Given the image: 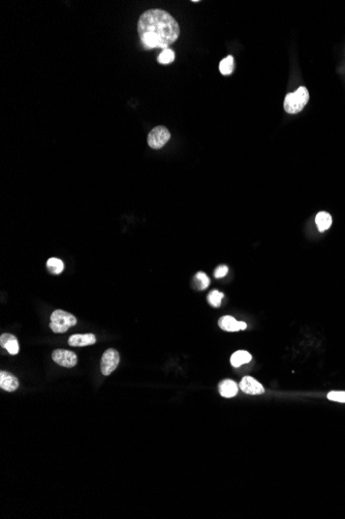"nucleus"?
Here are the masks:
<instances>
[{
    "instance_id": "nucleus-5",
    "label": "nucleus",
    "mask_w": 345,
    "mask_h": 519,
    "mask_svg": "<svg viewBox=\"0 0 345 519\" xmlns=\"http://www.w3.org/2000/svg\"><path fill=\"white\" fill-rule=\"evenodd\" d=\"M119 362H120L119 352L114 348L107 349L104 352L103 358H101V361H100L101 373H103L105 376L110 375L113 371H115V369L117 368Z\"/></svg>"
},
{
    "instance_id": "nucleus-1",
    "label": "nucleus",
    "mask_w": 345,
    "mask_h": 519,
    "mask_svg": "<svg viewBox=\"0 0 345 519\" xmlns=\"http://www.w3.org/2000/svg\"><path fill=\"white\" fill-rule=\"evenodd\" d=\"M138 33L146 49H168L180 35L178 22L163 9H149L138 21Z\"/></svg>"
},
{
    "instance_id": "nucleus-17",
    "label": "nucleus",
    "mask_w": 345,
    "mask_h": 519,
    "mask_svg": "<svg viewBox=\"0 0 345 519\" xmlns=\"http://www.w3.org/2000/svg\"><path fill=\"white\" fill-rule=\"evenodd\" d=\"M223 297H224V295L222 293H220V291L213 290L208 296V302L210 303L211 306H213L215 308H218L221 305V301H222Z\"/></svg>"
},
{
    "instance_id": "nucleus-21",
    "label": "nucleus",
    "mask_w": 345,
    "mask_h": 519,
    "mask_svg": "<svg viewBox=\"0 0 345 519\" xmlns=\"http://www.w3.org/2000/svg\"><path fill=\"white\" fill-rule=\"evenodd\" d=\"M227 273H228V268L226 267V265H219V267L215 270L214 276H215V278H217V279H219V278L224 277Z\"/></svg>"
},
{
    "instance_id": "nucleus-18",
    "label": "nucleus",
    "mask_w": 345,
    "mask_h": 519,
    "mask_svg": "<svg viewBox=\"0 0 345 519\" xmlns=\"http://www.w3.org/2000/svg\"><path fill=\"white\" fill-rule=\"evenodd\" d=\"M175 59V53L171 49H164L162 52L158 56V62L162 63V65H168V63L173 62Z\"/></svg>"
},
{
    "instance_id": "nucleus-3",
    "label": "nucleus",
    "mask_w": 345,
    "mask_h": 519,
    "mask_svg": "<svg viewBox=\"0 0 345 519\" xmlns=\"http://www.w3.org/2000/svg\"><path fill=\"white\" fill-rule=\"evenodd\" d=\"M76 318L74 316L65 310H55L51 314L50 328L56 334L66 333L69 328L75 325Z\"/></svg>"
},
{
    "instance_id": "nucleus-7",
    "label": "nucleus",
    "mask_w": 345,
    "mask_h": 519,
    "mask_svg": "<svg viewBox=\"0 0 345 519\" xmlns=\"http://www.w3.org/2000/svg\"><path fill=\"white\" fill-rule=\"evenodd\" d=\"M240 389L249 395H261L265 393V389L261 383L251 376H244L239 385Z\"/></svg>"
},
{
    "instance_id": "nucleus-2",
    "label": "nucleus",
    "mask_w": 345,
    "mask_h": 519,
    "mask_svg": "<svg viewBox=\"0 0 345 519\" xmlns=\"http://www.w3.org/2000/svg\"><path fill=\"white\" fill-rule=\"evenodd\" d=\"M309 101V93L306 87H299L296 93L286 95L284 99V110L289 114H296L302 111Z\"/></svg>"
},
{
    "instance_id": "nucleus-9",
    "label": "nucleus",
    "mask_w": 345,
    "mask_h": 519,
    "mask_svg": "<svg viewBox=\"0 0 345 519\" xmlns=\"http://www.w3.org/2000/svg\"><path fill=\"white\" fill-rule=\"evenodd\" d=\"M19 387L18 378L9 372H0V388L6 392H15Z\"/></svg>"
},
{
    "instance_id": "nucleus-4",
    "label": "nucleus",
    "mask_w": 345,
    "mask_h": 519,
    "mask_svg": "<svg viewBox=\"0 0 345 519\" xmlns=\"http://www.w3.org/2000/svg\"><path fill=\"white\" fill-rule=\"evenodd\" d=\"M171 133L163 125H158L148 135V144L153 149H159L170 140Z\"/></svg>"
},
{
    "instance_id": "nucleus-12",
    "label": "nucleus",
    "mask_w": 345,
    "mask_h": 519,
    "mask_svg": "<svg viewBox=\"0 0 345 519\" xmlns=\"http://www.w3.org/2000/svg\"><path fill=\"white\" fill-rule=\"evenodd\" d=\"M251 360H252V357L248 351L238 350V351L234 352L233 356L231 357V364L233 367H235V368H238V367H240L242 365L249 363Z\"/></svg>"
},
{
    "instance_id": "nucleus-14",
    "label": "nucleus",
    "mask_w": 345,
    "mask_h": 519,
    "mask_svg": "<svg viewBox=\"0 0 345 519\" xmlns=\"http://www.w3.org/2000/svg\"><path fill=\"white\" fill-rule=\"evenodd\" d=\"M221 330L226 332H238L240 331L239 321H237L233 316H223L218 321Z\"/></svg>"
},
{
    "instance_id": "nucleus-8",
    "label": "nucleus",
    "mask_w": 345,
    "mask_h": 519,
    "mask_svg": "<svg viewBox=\"0 0 345 519\" xmlns=\"http://www.w3.org/2000/svg\"><path fill=\"white\" fill-rule=\"evenodd\" d=\"M95 343L96 337L93 334H75L69 339V344L70 346H88Z\"/></svg>"
},
{
    "instance_id": "nucleus-16",
    "label": "nucleus",
    "mask_w": 345,
    "mask_h": 519,
    "mask_svg": "<svg viewBox=\"0 0 345 519\" xmlns=\"http://www.w3.org/2000/svg\"><path fill=\"white\" fill-rule=\"evenodd\" d=\"M219 71L224 76L231 75L234 71V57L229 55L222 59L219 63Z\"/></svg>"
},
{
    "instance_id": "nucleus-6",
    "label": "nucleus",
    "mask_w": 345,
    "mask_h": 519,
    "mask_svg": "<svg viewBox=\"0 0 345 519\" xmlns=\"http://www.w3.org/2000/svg\"><path fill=\"white\" fill-rule=\"evenodd\" d=\"M53 361L65 367V368H72L78 363V358L73 351L66 350V349H56L52 352Z\"/></svg>"
},
{
    "instance_id": "nucleus-22",
    "label": "nucleus",
    "mask_w": 345,
    "mask_h": 519,
    "mask_svg": "<svg viewBox=\"0 0 345 519\" xmlns=\"http://www.w3.org/2000/svg\"><path fill=\"white\" fill-rule=\"evenodd\" d=\"M239 325H240V330H246L247 327V324L245 322L243 321H239Z\"/></svg>"
},
{
    "instance_id": "nucleus-11",
    "label": "nucleus",
    "mask_w": 345,
    "mask_h": 519,
    "mask_svg": "<svg viewBox=\"0 0 345 519\" xmlns=\"http://www.w3.org/2000/svg\"><path fill=\"white\" fill-rule=\"evenodd\" d=\"M219 393L224 398H232L238 394V385L232 379H225L219 384Z\"/></svg>"
},
{
    "instance_id": "nucleus-13",
    "label": "nucleus",
    "mask_w": 345,
    "mask_h": 519,
    "mask_svg": "<svg viewBox=\"0 0 345 519\" xmlns=\"http://www.w3.org/2000/svg\"><path fill=\"white\" fill-rule=\"evenodd\" d=\"M315 223L317 225L318 230L321 232L328 230L332 225L331 214L327 211H319L315 217Z\"/></svg>"
},
{
    "instance_id": "nucleus-19",
    "label": "nucleus",
    "mask_w": 345,
    "mask_h": 519,
    "mask_svg": "<svg viewBox=\"0 0 345 519\" xmlns=\"http://www.w3.org/2000/svg\"><path fill=\"white\" fill-rule=\"evenodd\" d=\"M196 279L199 281V289H201V290L206 289L210 284L209 277L203 272H199L196 275Z\"/></svg>"
},
{
    "instance_id": "nucleus-20",
    "label": "nucleus",
    "mask_w": 345,
    "mask_h": 519,
    "mask_svg": "<svg viewBox=\"0 0 345 519\" xmlns=\"http://www.w3.org/2000/svg\"><path fill=\"white\" fill-rule=\"evenodd\" d=\"M328 398L332 401H336V402H341V403H345V392H340V391H332L330 392V393L328 394Z\"/></svg>"
},
{
    "instance_id": "nucleus-15",
    "label": "nucleus",
    "mask_w": 345,
    "mask_h": 519,
    "mask_svg": "<svg viewBox=\"0 0 345 519\" xmlns=\"http://www.w3.org/2000/svg\"><path fill=\"white\" fill-rule=\"evenodd\" d=\"M47 269L51 274L59 275L63 272V269H65V263L59 258L52 257L48 259L47 261Z\"/></svg>"
},
{
    "instance_id": "nucleus-10",
    "label": "nucleus",
    "mask_w": 345,
    "mask_h": 519,
    "mask_svg": "<svg viewBox=\"0 0 345 519\" xmlns=\"http://www.w3.org/2000/svg\"><path fill=\"white\" fill-rule=\"evenodd\" d=\"M0 345L5 348L10 354H17L20 349L18 339L11 334H2L0 337Z\"/></svg>"
}]
</instances>
